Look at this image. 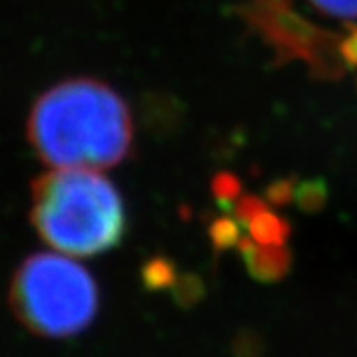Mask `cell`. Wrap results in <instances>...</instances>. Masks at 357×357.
Wrapping results in <instances>:
<instances>
[{
    "label": "cell",
    "mask_w": 357,
    "mask_h": 357,
    "mask_svg": "<svg viewBox=\"0 0 357 357\" xmlns=\"http://www.w3.org/2000/svg\"><path fill=\"white\" fill-rule=\"evenodd\" d=\"M28 139L56 169H103L131 151L128 103L107 84L74 77L40 96L28 115Z\"/></svg>",
    "instance_id": "cell-1"
},
{
    "label": "cell",
    "mask_w": 357,
    "mask_h": 357,
    "mask_svg": "<svg viewBox=\"0 0 357 357\" xmlns=\"http://www.w3.org/2000/svg\"><path fill=\"white\" fill-rule=\"evenodd\" d=\"M34 222L58 250L91 256L121 241L126 208L112 181L96 169H54L34 185Z\"/></svg>",
    "instance_id": "cell-2"
},
{
    "label": "cell",
    "mask_w": 357,
    "mask_h": 357,
    "mask_svg": "<svg viewBox=\"0 0 357 357\" xmlns=\"http://www.w3.org/2000/svg\"><path fill=\"white\" fill-rule=\"evenodd\" d=\"M14 296L28 326L46 335H70L88 326L98 290L84 268L58 255H38L20 270Z\"/></svg>",
    "instance_id": "cell-3"
},
{
    "label": "cell",
    "mask_w": 357,
    "mask_h": 357,
    "mask_svg": "<svg viewBox=\"0 0 357 357\" xmlns=\"http://www.w3.org/2000/svg\"><path fill=\"white\" fill-rule=\"evenodd\" d=\"M248 272L258 280H280L290 268V252L284 244H258L252 238L238 241Z\"/></svg>",
    "instance_id": "cell-4"
},
{
    "label": "cell",
    "mask_w": 357,
    "mask_h": 357,
    "mask_svg": "<svg viewBox=\"0 0 357 357\" xmlns=\"http://www.w3.org/2000/svg\"><path fill=\"white\" fill-rule=\"evenodd\" d=\"M244 229L248 230L250 238L258 244H284L290 236V225L272 211L264 208L258 213Z\"/></svg>",
    "instance_id": "cell-5"
},
{
    "label": "cell",
    "mask_w": 357,
    "mask_h": 357,
    "mask_svg": "<svg viewBox=\"0 0 357 357\" xmlns=\"http://www.w3.org/2000/svg\"><path fill=\"white\" fill-rule=\"evenodd\" d=\"M326 197H328V187L321 178H312V181H304L296 187V195L294 201L298 206L306 213H314L319 211L326 204Z\"/></svg>",
    "instance_id": "cell-6"
},
{
    "label": "cell",
    "mask_w": 357,
    "mask_h": 357,
    "mask_svg": "<svg viewBox=\"0 0 357 357\" xmlns=\"http://www.w3.org/2000/svg\"><path fill=\"white\" fill-rule=\"evenodd\" d=\"M213 192L217 197L218 204L230 213L234 203L241 199V181L230 173H218L213 181Z\"/></svg>",
    "instance_id": "cell-7"
},
{
    "label": "cell",
    "mask_w": 357,
    "mask_h": 357,
    "mask_svg": "<svg viewBox=\"0 0 357 357\" xmlns=\"http://www.w3.org/2000/svg\"><path fill=\"white\" fill-rule=\"evenodd\" d=\"M241 225L234 217H222L211 227V238L217 248H230L241 241Z\"/></svg>",
    "instance_id": "cell-8"
},
{
    "label": "cell",
    "mask_w": 357,
    "mask_h": 357,
    "mask_svg": "<svg viewBox=\"0 0 357 357\" xmlns=\"http://www.w3.org/2000/svg\"><path fill=\"white\" fill-rule=\"evenodd\" d=\"M318 10L333 18H357V0H310Z\"/></svg>",
    "instance_id": "cell-9"
},
{
    "label": "cell",
    "mask_w": 357,
    "mask_h": 357,
    "mask_svg": "<svg viewBox=\"0 0 357 357\" xmlns=\"http://www.w3.org/2000/svg\"><path fill=\"white\" fill-rule=\"evenodd\" d=\"M145 278H147L151 288L167 286V284H171L173 278H175L173 264H171V262H165V260H155V262H151V264L147 266Z\"/></svg>",
    "instance_id": "cell-10"
},
{
    "label": "cell",
    "mask_w": 357,
    "mask_h": 357,
    "mask_svg": "<svg viewBox=\"0 0 357 357\" xmlns=\"http://www.w3.org/2000/svg\"><path fill=\"white\" fill-rule=\"evenodd\" d=\"M268 201L274 204H286L294 201V195H296V185H294L292 178H282L276 181L268 187Z\"/></svg>",
    "instance_id": "cell-11"
},
{
    "label": "cell",
    "mask_w": 357,
    "mask_h": 357,
    "mask_svg": "<svg viewBox=\"0 0 357 357\" xmlns=\"http://www.w3.org/2000/svg\"><path fill=\"white\" fill-rule=\"evenodd\" d=\"M340 54L345 66L357 68V28H349V32L340 40Z\"/></svg>",
    "instance_id": "cell-12"
}]
</instances>
